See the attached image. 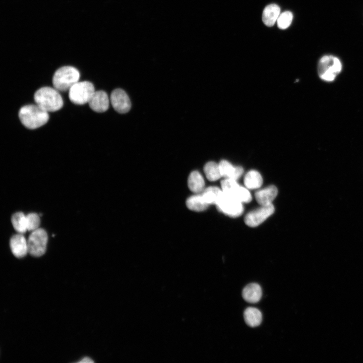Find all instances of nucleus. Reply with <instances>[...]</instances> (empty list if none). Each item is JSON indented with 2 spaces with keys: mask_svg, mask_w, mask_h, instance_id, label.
I'll return each instance as SVG.
<instances>
[{
  "mask_svg": "<svg viewBox=\"0 0 363 363\" xmlns=\"http://www.w3.org/2000/svg\"><path fill=\"white\" fill-rule=\"evenodd\" d=\"M21 123L29 129H35L45 125L49 119L48 112L39 106L29 104L22 107L19 111Z\"/></svg>",
  "mask_w": 363,
  "mask_h": 363,
  "instance_id": "1",
  "label": "nucleus"
},
{
  "mask_svg": "<svg viewBox=\"0 0 363 363\" xmlns=\"http://www.w3.org/2000/svg\"><path fill=\"white\" fill-rule=\"evenodd\" d=\"M34 99L37 105L48 112L59 110L64 104L58 91L49 87H43L37 90L34 93Z\"/></svg>",
  "mask_w": 363,
  "mask_h": 363,
  "instance_id": "2",
  "label": "nucleus"
},
{
  "mask_svg": "<svg viewBox=\"0 0 363 363\" xmlns=\"http://www.w3.org/2000/svg\"><path fill=\"white\" fill-rule=\"evenodd\" d=\"M80 78V73L77 69L71 66H64L54 73L52 78L54 88L58 91H69Z\"/></svg>",
  "mask_w": 363,
  "mask_h": 363,
  "instance_id": "3",
  "label": "nucleus"
},
{
  "mask_svg": "<svg viewBox=\"0 0 363 363\" xmlns=\"http://www.w3.org/2000/svg\"><path fill=\"white\" fill-rule=\"evenodd\" d=\"M342 70V64L338 58L333 55L322 57L318 65V73L320 78L325 81L331 82Z\"/></svg>",
  "mask_w": 363,
  "mask_h": 363,
  "instance_id": "4",
  "label": "nucleus"
},
{
  "mask_svg": "<svg viewBox=\"0 0 363 363\" xmlns=\"http://www.w3.org/2000/svg\"><path fill=\"white\" fill-rule=\"evenodd\" d=\"M94 92V87L92 83L89 81H78L69 90V97L73 103L83 105L88 103Z\"/></svg>",
  "mask_w": 363,
  "mask_h": 363,
  "instance_id": "5",
  "label": "nucleus"
},
{
  "mask_svg": "<svg viewBox=\"0 0 363 363\" xmlns=\"http://www.w3.org/2000/svg\"><path fill=\"white\" fill-rule=\"evenodd\" d=\"M47 240L44 229L39 228L32 231L27 240L28 253L34 257L41 256L46 251Z\"/></svg>",
  "mask_w": 363,
  "mask_h": 363,
  "instance_id": "6",
  "label": "nucleus"
},
{
  "mask_svg": "<svg viewBox=\"0 0 363 363\" xmlns=\"http://www.w3.org/2000/svg\"><path fill=\"white\" fill-rule=\"evenodd\" d=\"M243 203L223 192L216 203L217 209L231 217L239 216L244 211Z\"/></svg>",
  "mask_w": 363,
  "mask_h": 363,
  "instance_id": "7",
  "label": "nucleus"
},
{
  "mask_svg": "<svg viewBox=\"0 0 363 363\" xmlns=\"http://www.w3.org/2000/svg\"><path fill=\"white\" fill-rule=\"evenodd\" d=\"M222 191L241 203H249L252 200V196L247 188L240 186L235 180L225 178L221 182Z\"/></svg>",
  "mask_w": 363,
  "mask_h": 363,
  "instance_id": "8",
  "label": "nucleus"
},
{
  "mask_svg": "<svg viewBox=\"0 0 363 363\" xmlns=\"http://www.w3.org/2000/svg\"><path fill=\"white\" fill-rule=\"evenodd\" d=\"M274 212V207L271 204L261 206L259 208L249 212L245 218V223L250 227H256L263 222Z\"/></svg>",
  "mask_w": 363,
  "mask_h": 363,
  "instance_id": "9",
  "label": "nucleus"
},
{
  "mask_svg": "<svg viewBox=\"0 0 363 363\" xmlns=\"http://www.w3.org/2000/svg\"><path fill=\"white\" fill-rule=\"evenodd\" d=\"M110 101L114 109L119 113H126L131 108L130 99L127 93L121 89H116L112 92Z\"/></svg>",
  "mask_w": 363,
  "mask_h": 363,
  "instance_id": "10",
  "label": "nucleus"
},
{
  "mask_svg": "<svg viewBox=\"0 0 363 363\" xmlns=\"http://www.w3.org/2000/svg\"><path fill=\"white\" fill-rule=\"evenodd\" d=\"M90 107L97 112H103L109 106V99L107 93L99 90L93 93L89 102Z\"/></svg>",
  "mask_w": 363,
  "mask_h": 363,
  "instance_id": "11",
  "label": "nucleus"
},
{
  "mask_svg": "<svg viewBox=\"0 0 363 363\" xmlns=\"http://www.w3.org/2000/svg\"><path fill=\"white\" fill-rule=\"evenodd\" d=\"M10 246L13 255L17 258H23L28 253V243L22 233H18L11 238Z\"/></svg>",
  "mask_w": 363,
  "mask_h": 363,
  "instance_id": "12",
  "label": "nucleus"
},
{
  "mask_svg": "<svg viewBox=\"0 0 363 363\" xmlns=\"http://www.w3.org/2000/svg\"><path fill=\"white\" fill-rule=\"evenodd\" d=\"M277 193V188L274 186H270L257 191L255 193V198L261 206L268 205L272 204Z\"/></svg>",
  "mask_w": 363,
  "mask_h": 363,
  "instance_id": "13",
  "label": "nucleus"
},
{
  "mask_svg": "<svg viewBox=\"0 0 363 363\" xmlns=\"http://www.w3.org/2000/svg\"><path fill=\"white\" fill-rule=\"evenodd\" d=\"M219 168L222 177L225 178H230L236 180L244 172L241 166H233L228 161L223 160L219 163Z\"/></svg>",
  "mask_w": 363,
  "mask_h": 363,
  "instance_id": "14",
  "label": "nucleus"
},
{
  "mask_svg": "<svg viewBox=\"0 0 363 363\" xmlns=\"http://www.w3.org/2000/svg\"><path fill=\"white\" fill-rule=\"evenodd\" d=\"M262 296V288L259 284L252 283L246 285L242 291L243 298L248 302L256 303L260 301Z\"/></svg>",
  "mask_w": 363,
  "mask_h": 363,
  "instance_id": "15",
  "label": "nucleus"
},
{
  "mask_svg": "<svg viewBox=\"0 0 363 363\" xmlns=\"http://www.w3.org/2000/svg\"><path fill=\"white\" fill-rule=\"evenodd\" d=\"M280 8L276 4H270L264 9L262 20L265 25L271 27L274 25L280 15Z\"/></svg>",
  "mask_w": 363,
  "mask_h": 363,
  "instance_id": "16",
  "label": "nucleus"
},
{
  "mask_svg": "<svg viewBox=\"0 0 363 363\" xmlns=\"http://www.w3.org/2000/svg\"><path fill=\"white\" fill-rule=\"evenodd\" d=\"M246 323L250 327L259 326L262 321V314L258 309L254 307L247 308L244 312Z\"/></svg>",
  "mask_w": 363,
  "mask_h": 363,
  "instance_id": "17",
  "label": "nucleus"
},
{
  "mask_svg": "<svg viewBox=\"0 0 363 363\" xmlns=\"http://www.w3.org/2000/svg\"><path fill=\"white\" fill-rule=\"evenodd\" d=\"M188 184L190 190L195 193H201L205 189L204 178L197 171L191 172L188 178Z\"/></svg>",
  "mask_w": 363,
  "mask_h": 363,
  "instance_id": "18",
  "label": "nucleus"
},
{
  "mask_svg": "<svg viewBox=\"0 0 363 363\" xmlns=\"http://www.w3.org/2000/svg\"><path fill=\"white\" fill-rule=\"evenodd\" d=\"M262 183V176L259 172L254 170L249 171L244 177V184L248 189H258Z\"/></svg>",
  "mask_w": 363,
  "mask_h": 363,
  "instance_id": "19",
  "label": "nucleus"
},
{
  "mask_svg": "<svg viewBox=\"0 0 363 363\" xmlns=\"http://www.w3.org/2000/svg\"><path fill=\"white\" fill-rule=\"evenodd\" d=\"M186 205L190 210L198 212L206 210L209 205L205 201L201 194L189 197L186 201Z\"/></svg>",
  "mask_w": 363,
  "mask_h": 363,
  "instance_id": "20",
  "label": "nucleus"
},
{
  "mask_svg": "<svg viewBox=\"0 0 363 363\" xmlns=\"http://www.w3.org/2000/svg\"><path fill=\"white\" fill-rule=\"evenodd\" d=\"M223 191L216 187H210L200 193L205 201L210 204H216Z\"/></svg>",
  "mask_w": 363,
  "mask_h": 363,
  "instance_id": "21",
  "label": "nucleus"
},
{
  "mask_svg": "<svg viewBox=\"0 0 363 363\" xmlns=\"http://www.w3.org/2000/svg\"><path fill=\"white\" fill-rule=\"evenodd\" d=\"M12 223L14 229L20 233L27 230L26 215L21 212L14 214L12 217Z\"/></svg>",
  "mask_w": 363,
  "mask_h": 363,
  "instance_id": "22",
  "label": "nucleus"
},
{
  "mask_svg": "<svg viewBox=\"0 0 363 363\" xmlns=\"http://www.w3.org/2000/svg\"><path fill=\"white\" fill-rule=\"evenodd\" d=\"M205 175L210 181H215L222 177L219 164L210 161L207 163L204 167Z\"/></svg>",
  "mask_w": 363,
  "mask_h": 363,
  "instance_id": "23",
  "label": "nucleus"
},
{
  "mask_svg": "<svg viewBox=\"0 0 363 363\" xmlns=\"http://www.w3.org/2000/svg\"><path fill=\"white\" fill-rule=\"evenodd\" d=\"M293 15L291 12L285 11L280 14L277 20V26L281 29L287 28L291 23Z\"/></svg>",
  "mask_w": 363,
  "mask_h": 363,
  "instance_id": "24",
  "label": "nucleus"
},
{
  "mask_svg": "<svg viewBox=\"0 0 363 363\" xmlns=\"http://www.w3.org/2000/svg\"><path fill=\"white\" fill-rule=\"evenodd\" d=\"M27 230L33 231L39 228L40 220L39 216L35 213L26 215Z\"/></svg>",
  "mask_w": 363,
  "mask_h": 363,
  "instance_id": "25",
  "label": "nucleus"
},
{
  "mask_svg": "<svg viewBox=\"0 0 363 363\" xmlns=\"http://www.w3.org/2000/svg\"><path fill=\"white\" fill-rule=\"evenodd\" d=\"M78 362L79 363H91V362H94V361L90 358L86 357L83 358L82 360H80Z\"/></svg>",
  "mask_w": 363,
  "mask_h": 363,
  "instance_id": "26",
  "label": "nucleus"
}]
</instances>
